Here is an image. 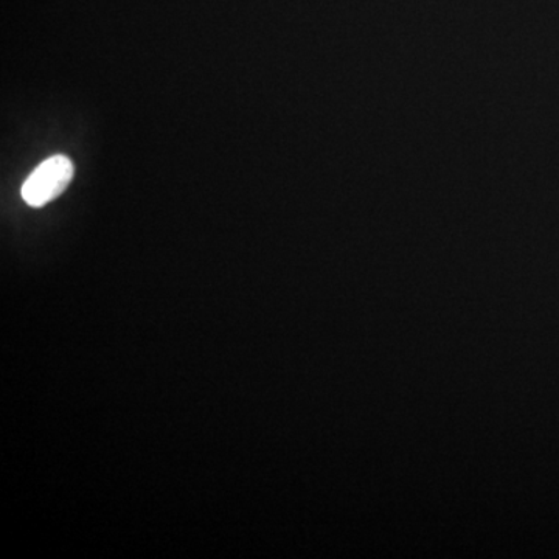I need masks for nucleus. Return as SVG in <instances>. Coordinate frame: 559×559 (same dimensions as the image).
I'll list each match as a JSON object with an SVG mask.
<instances>
[{
    "instance_id": "obj_1",
    "label": "nucleus",
    "mask_w": 559,
    "mask_h": 559,
    "mask_svg": "<svg viewBox=\"0 0 559 559\" xmlns=\"http://www.w3.org/2000/svg\"><path fill=\"white\" fill-rule=\"evenodd\" d=\"M73 173L75 168L69 157L61 154L50 157L25 180L22 198L32 207H43L50 201L57 200L62 191L68 189L69 183L72 182Z\"/></svg>"
}]
</instances>
